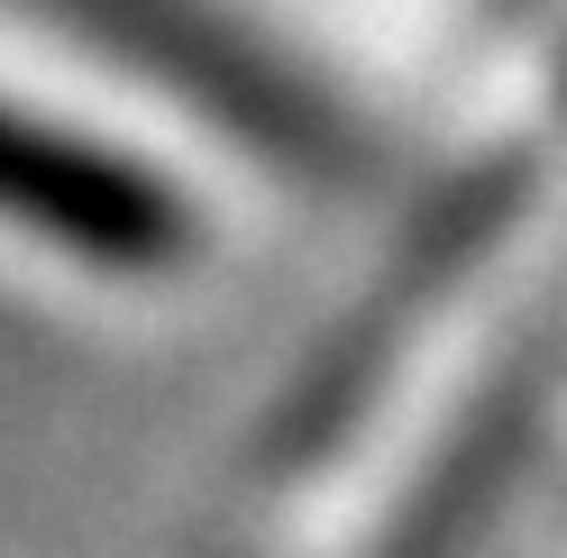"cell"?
I'll return each instance as SVG.
<instances>
[{
	"instance_id": "obj_1",
	"label": "cell",
	"mask_w": 567,
	"mask_h": 558,
	"mask_svg": "<svg viewBox=\"0 0 567 558\" xmlns=\"http://www.w3.org/2000/svg\"><path fill=\"white\" fill-rule=\"evenodd\" d=\"M92 193V165L83 147H55V137L0 120V211L10 220H38V229H64Z\"/></svg>"
}]
</instances>
